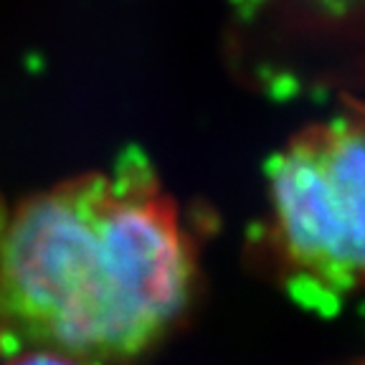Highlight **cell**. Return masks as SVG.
<instances>
[{
    "label": "cell",
    "instance_id": "1",
    "mask_svg": "<svg viewBox=\"0 0 365 365\" xmlns=\"http://www.w3.org/2000/svg\"><path fill=\"white\" fill-rule=\"evenodd\" d=\"M193 282L190 239L140 150L0 200V335L16 348L125 363L170 330Z\"/></svg>",
    "mask_w": 365,
    "mask_h": 365
},
{
    "label": "cell",
    "instance_id": "2",
    "mask_svg": "<svg viewBox=\"0 0 365 365\" xmlns=\"http://www.w3.org/2000/svg\"><path fill=\"white\" fill-rule=\"evenodd\" d=\"M274 249L292 294L330 312L365 289V117H340L269 160Z\"/></svg>",
    "mask_w": 365,
    "mask_h": 365
},
{
    "label": "cell",
    "instance_id": "3",
    "mask_svg": "<svg viewBox=\"0 0 365 365\" xmlns=\"http://www.w3.org/2000/svg\"><path fill=\"white\" fill-rule=\"evenodd\" d=\"M0 365H86L71 355L56 353L46 348H18L13 353L3 355Z\"/></svg>",
    "mask_w": 365,
    "mask_h": 365
},
{
    "label": "cell",
    "instance_id": "4",
    "mask_svg": "<svg viewBox=\"0 0 365 365\" xmlns=\"http://www.w3.org/2000/svg\"><path fill=\"white\" fill-rule=\"evenodd\" d=\"M13 350H18V348H16V345H11L6 337L0 335V358H3V355H8V353H13Z\"/></svg>",
    "mask_w": 365,
    "mask_h": 365
},
{
    "label": "cell",
    "instance_id": "5",
    "mask_svg": "<svg viewBox=\"0 0 365 365\" xmlns=\"http://www.w3.org/2000/svg\"><path fill=\"white\" fill-rule=\"evenodd\" d=\"M363 365H365V363H363Z\"/></svg>",
    "mask_w": 365,
    "mask_h": 365
}]
</instances>
